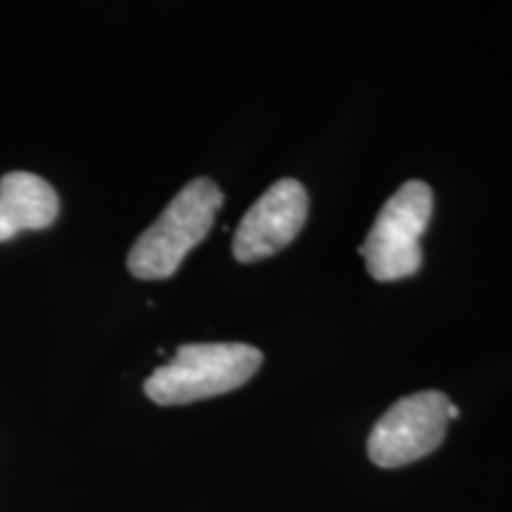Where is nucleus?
<instances>
[{"label": "nucleus", "instance_id": "nucleus-1", "mask_svg": "<svg viewBox=\"0 0 512 512\" xmlns=\"http://www.w3.org/2000/svg\"><path fill=\"white\" fill-rule=\"evenodd\" d=\"M221 207L219 185L209 178L190 181L131 247L126 259L128 271L138 280L171 278L185 256L207 238Z\"/></svg>", "mask_w": 512, "mask_h": 512}, {"label": "nucleus", "instance_id": "nucleus-2", "mask_svg": "<svg viewBox=\"0 0 512 512\" xmlns=\"http://www.w3.org/2000/svg\"><path fill=\"white\" fill-rule=\"evenodd\" d=\"M261 363L264 356L252 344H183L166 366L147 377L145 394L157 406L211 399L252 380Z\"/></svg>", "mask_w": 512, "mask_h": 512}, {"label": "nucleus", "instance_id": "nucleus-3", "mask_svg": "<svg viewBox=\"0 0 512 512\" xmlns=\"http://www.w3.org/2000/svg\"><path fill=\"white\" fill-rule=\"evenodd\" d=\"M432 209V188L422 181L403 183L389 197L361 247L368 271L375 280L394 283L420 271V238L430 226Z\"/></svg>", "mask_w": 512, "mask_h": 512}, {"label": "nucleus", "instance_id": "nucleus-4", "mask_svg": "<svg viewBox=\"0 0 512 512\" xmlns=\"http://www.w3.org/2000/svg\"><path fill=\"white\" fill-rule=\"evenodd\" d=\"M448 401L441 392L403 396L377 420L368 439V456L377 467H403L430 456L446 437Z\"/></svg>", "mask_w": 512, "mask_h": 512}, {"label": "nucleus", "instance_id": "nucleus-5", "mask_svg": "<svg viewBox=\"0 0 512 512\" xmlns=\"http://www.w3.org/2000/svg\"><path fill=\"white\" fill-rule=\"evenodd\" d=\"M309 216V192L294 178L273 183L242 216L233 254L242 264L268 259L297 238Z\"/></svg>", "mask_w": 512, "mask_h": 512}, {"label": "nucleus", "instance_id": "nucleus-6", "mask_svg": "<svg viewBox=\"0 0 512 512\" xmlns=\"http://www.w3.org/2000/svg\"><path fill=\"white\" fill-rule=\"evenodd\" d=\"M60 214V197L53 185L29 171H10L0 178V242L24 230L53 226Z\"/></svg>", "mask_w": 512, "mask_h": 512}]
</instances>
